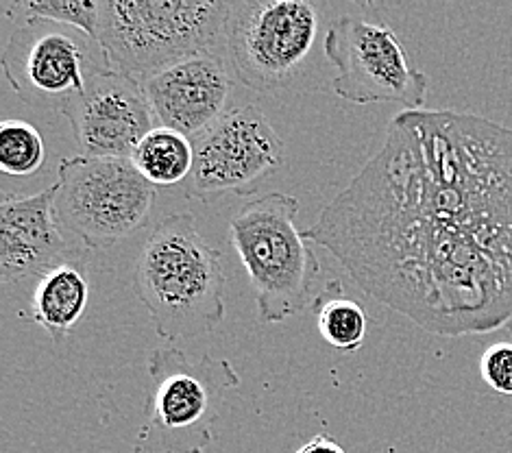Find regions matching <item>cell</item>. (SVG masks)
I'll use <instances>...</instances> for the list:
<instances>
[{
    "instance_id": "1",
    "label": "cell",
    "mask_w": 512,
    "mask_h": 453,
    "mask_svg": "<svg viewBox=\"0 0 512 453\" xmlns=\"http://www.w3.org/2000/svg\"><path fill=\"white\" fill-rule=\"evenodd\" d=\"M303 238L425 332H495L512 318V129L458 112L397 114Z\"/></svg>"
},
{
    "instance_id": "2",
    "label": "cell",
    "mask_w": 512,
    "mask_h": 453,
    "mask_svg": "<svg viewBox=\"0 0 512 453\" xmlns=\"http://www.w3.org/2000/svg\"><path fill=\"white\" fill-rule=\"evenodd\" d=\"M133 288L168 342L214 332L225 318L223 255L205 242L192 214L166 216L151 231Z\"/></svg>"
},
{
    "instance_id": "3",
    "label": "cell",
    "mask_w": 512,
    "mask_h": 453,
    "mask_svg": "<svg viewBox=\"0 0 512 453\" xmlns=\"http://www.w3.org/2000/svg\"><path fill=\"white\" fill-rule=\"evenodd\" d=\"M231 3L103 0L96 44L107 70L142 83L179 61L227 48Z\"/></svg>"
},
{
    "instance_id": "4",
    "label": "cell",
    "mask_w": 512,
    "mask_h": 453,
    "mask_svg": "<svg viewBox=\"0 0 512 453\" xmlns=\"http://www.w3.org/2000/svg\"><path fill=\"white\" fill-rule=\"evenodd\" d=\"M299 201L271 192L247 201L229 223V236L247 268L262 323H284L314 308L321 292L319 257L297 227Z\"/></svg>"
},
{
    "instance_id": "5",
    "label": "cell",
    "mask_w": 512,
    "mask_h": 453,
    "mask_svg": "<svg viewBox=\"0 0 512 453\" xmlns=\"http://www.w3.org/2000/svg\"><path fill=\"white\" fill-rule=\"evenodd\" d=\"M57 175V223L85 249L114 247L149 223L157 192L131 159L64 157Z\"/></svg>"
},
{
    "instance_id": "6",
    "label": "cell",
    "mask_w": 512,
    "mask_h": 453,
    "mask_svg": "<svg viewBox=\"0 0 512 453\" xmlns=\"http://www.w3.org/2000/svg\"><path fill=\"white\" fill-rule=\"evenodd\" d=\"M325 9L310 0L231 3L227 57L236 77L255 92L295 83L312 57Z\"/></svg>"
},
{
    "instance_id": "7",
    "label": "cell",
    "mask_w": 512,
    "mask_h": 453,
    "mask_svg": "<svg viewBox=\"0 0 512 453\" xmlns=\"http://www.w3.org/2000/svg\"><path fill=\"white\" fill-rule=\"evenodd\" d=\"M323 53L338 68L332 90L356 105L395 103L421 112L428 75L410 64L395 31L382 22L345 16L329 24Z\"/></svg>"
},
{
    "instance_id": "8",
    "label": "cell",
    "mask_w": 512,
    "mask_h": 453,
    "mask_svg": "<svg viewBox=\"0 0 512 453\" xmlns=\"http://www.w3.org/2000/svg\"><path fill=\"white\" fill-rule=\"evenodd\" d=\"M284 140L255 105L231 107L216 125L194 140L188 199L214 203L227 194L258 192L284 164Z\"/></svg>"
},
{
    "instance_id": "9",
    "label": "cell",
    "mask_w": 512,
    "mask_h": 453,
    "mask_svg": "<svg viewBox=\"0 0 512 453\" xmlns=\"http://www.w3.org/2000/svg\"><path fill=\"white\" fill-rule=\"evenodd\" d=\"M94 51H101L99 44L77 29L22 22L5 46V79L24 103L59 114L105 70L96 64Z\"/></svg>"
},
{
    "instance_id": "10",
    "label": "cell",
    "mask_w": 512,
    "mask_h": 453,
    "mask_svg": "<svg viewBox=\"0 0 512 453\" xmlns=\"http://www.w3.org/2000/svg\"><path fill=\"white\" fill-rule=\"evenodd\" d=\"M151 393L146 421L166 438L199 436L212 440V425L223 393L240 384V375L227 360L203 355L188 362L179 349H155L149 358Z\"/></svg>"
},
{
    "instance_id": "11",
    "label": "cell",
    "mask_w": 512,
    "mask_h": 453,
    "mask_svg": "<svg viewBox=\"0 0 512 453\" xmlns=\"http://www.w3.org/2000/svg\"><path fill=\"white\" fill-rule=\"evenodd\" d=\"M83 155L131 159L138 144L160 127L140 83L101 70L62 112Z\"/></svg>"
},
{
    "instance_id": "12",
    "label": "cell",
    "mask_w": 512,
    "mask_h": 453,
    "mask_svg": "<svg viewBox=\"0 0 512 453\" xmlns=\"http://www.w3.org/2000/svg\"><path fill=\"white\" fill-rule=\"evenodd\" d=\"M229 57L221 51L179 61L140 83L162 127L184 133L192 142L231 112L236 81Z\"/></svg>"
},
{
    "instance_id": "13",
    "label": "cell",
    "mask_w": 512,
    "mask_h": 453,
    "mask_svg": "<svg viewBox=\"0 0 512 453\" xmlns=\"http://www.w3.org/2000/svg\"><path fill=\"white\" fill-rule=\"evenodd\" d=\"M59 186L53 183L31 197H7L0 205V279L18 284L53 268L79 262L85 247L68 238L55 216Z\"/></svg>"
},
{
    "instance_id": "14",
    "label": "cell",
    "mask_w": 512,
    "mask_h": 453,
    "mask_svg": "<svg viewBox=\"0 0 512 453\" xmlns=\"http://www.w3.org/2000/svg\"><path fill=\"white\" fill-rule=\"evenodd\" d=\"M90 301V279L81 262H68L38 279L29 310L20 318L31 321L53 340L62 342L83 318Z\"/></svg>"
},
{
    "instance_id": "15",
    "label": "cell",
    "mask_w": 512,
    "mask_h": 453,
    "mask_svg": "<svg viewBox=\"0 0 512 453\" xmlns=\"http://www.w3.org/2000/svg\"><path fill=\"white\" fill-rule=\"evenodd\" d=\"M131 162L153 186H175L192 175L194 142L184 133L160 125L138 144Z\"/></svg>"
},
{
    "instance_id": "16",
    "label": "cell",
    "mask_w": 512,
    "mask_h": 453,
    "mask_svg": "<svg viewBox=\"0 0 512 453\" xmlns=\"http://www.w3.org/2000/svg\"><path fill=\"white\" fill-rule=\"evenodd\" d=\"M316 327L327 345L338 351L356 353L367 340L369 316L360 303L345 299L343 284L332 279L316 299Z\"/></svg>"
},
{
    "instance_id": "17",
    "label": "cell",
    "mask_w": 512,
    "mask_h": 453,
    "mask_svg": "<svg viewBox=\"0 0 512 453\" xmlns=\"http://www.w3.org/2000/svg\"><path fill=\"white\" fill-rule=\"evenodd\" d=\"M5 11L11 20H40L77 29L94 42L99 33V3L90 0H14L5 3Z\"/></svg>"
},
{
    "instance_id": "18",
    "label": "cell",
    "mask_w": 512,
    "mask_h": 453,
    "mask_svg": "<svg viewBox=\"0 0 512 453\" xmlns=\"http://www.w3.org/2000/svg\"><path fill=\"white\" fill-rule=\"evenodd\" d=\"M46 159L40 131L24 120L0 125V170L9 177L35 175Z\"/></svg>"
},
{
    "instance_id": "19",
    "label": "cell",
    "mask_w": 512,
    "mask_h": 453,
    "mask_svg": "<svg viewBox=\"0 0 512 453\" xmlns=\"http://www.w3.org/2000/svg\"><path fill=\"white\" fill-rule=\"evenodd\" d=\"M480 375L495 393L512 397V342H495L482 353Z\"/></svg>"
},
{
    "instance_id": "20",
    "label": "cell",
    "mask_w": 512,
    "mask_h": 453,
    "mask_svg": "<svg viewBox=\"0 0 512 453\" xmlns=\"http://www.w3.org/2000/svg\"><path fill=\"white\" fill-rule=\"evenodd\" d=\"M297 453H347L343 447H340L336 440H332L325 434L314 436L312 440H308L306 445L301 449H297Z\"/></svg>"
},
{
    "instance_id": "21",
    "label": "cell",
    "mask_w": 512,
    "mask_h": 453,
    "mask_svg": "<svg viewBox=\"0 0 512 453\" xmlns=\"http://www.w3.org/2000/svg\"><path fill=\"white\" fill-rule=\"evenodd\" d=\"M184 453H203V447H194V449H186Z\"/></svg>"
}]
</instances>
